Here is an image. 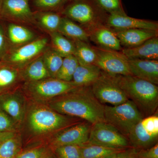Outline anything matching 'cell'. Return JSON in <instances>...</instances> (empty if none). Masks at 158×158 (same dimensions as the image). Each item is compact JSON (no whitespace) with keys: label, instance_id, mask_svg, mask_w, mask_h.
Wrapping results in <instances>:
<instances>
[{"label":"cell","instance_id":"obj_36","mask_svg":"<svg viewBox=\"0 0 158 158\" xmlns=\"http://www.w3.org/2000/svg\"><path fill=\"white\" fill-rule=\"evenodd\" d=\"M48 149L44 146H37L22 151L15 158H43Z\"/></svg>","mask_w":158,"mask_h":158},{"label":"cell","instance_id":"obj_41","mask_svg":"<svg viewBox=\"0 0 158 158\" xmlns=\"http://www.w3.org/2000/svg\"><path fill=\"white\" fill-rule=\"evenodd\" d=\"M2 0H0V9H1V4H2Z\"/></svg>","mask_w":158,"mask_h":158},{"label":"cell","instance_id":"obj_42","mask_svg":"<svg viewBox=\"0 0 158 158\" xmlns=\"http://www.w3.org/2000/svg\"><path fill=\"white\" fill-rule=\"evenodd\" d=\"M52 158H56V157L55 156H54L53 155L52 157Z\"/></svg>","mask_w":158,"mask_h":158},{"label":"cell","instance_id":"obj_32","mask_svg":"<svg viewBox=\"0 0 158 158\" xmlns=\"http://www.w3.org/2000/svg\"><path fill=\"white\" fill-rule=\"evenodd\" d=\"M56 158H82L79 145H66L56 148L52 151Z\"/></svg>","mask_w":158,"mask_h":158},{"label":"cell","instance_id":"obj_21","mask_svg":"<svg viewBox=\"0 0 158 158\" xmlns=\"http://www.w3.org/2000/svg\"><path fill=\"white\" fill-rule=\"evenodd\" d=\"M7 39L11 49L24 45L36 38L34 32L30 29L21 25L11 23L7 28Z\"/></svg>","mask_w":158,"mask_h":158},{"label":"cell","instance_id":"obj_16","mask_svg":"<svg viewBox=\"0 0 158 158\" xmlns=\"http://www.w3.org/2000/svg\"><path fill=\"white\" fill-rule=\"evenodd\" d=\"M0 109L18 123L23 120L25 105L22 96L19 93L14 92L0 95Z\"/></svg>","mask_w":158,"mask_h":158},{"label":"cell","instance_id":"obj_8","mask_svg":"<svg viewBox=\"0 0 158 158\" xmlns=\"http://www.w3.org/2000/svg\"><path fill=\"white\" fill-rule=\"evenodd\" d=\"M132 148L147 149L158 143V113L144 117L134 127L127 136Z\"/></svg>","mask_w":158,"mask_h":158},{"label":"cell","instance_id":"obj_29","mask_svg":"<svg viewBox=\"0 0 158 158\" xmlns=\"http://www.w3.org/2000/svg\"><path fill=\"white\" fill-rule=\"evenodd\" d=\"M42 56L51 77H56L64 58L49 47L44 52Z\"/></svg>","mask_w":158,"mask_h":158},{"label":"cell","instance_id":"obj_30","mask_svg":"<svg viewBox=\"0 0 158 158\" xmlns=\"http://www.w3.org/2000/svg\"><path fill=\"white\" fill-rule=\"evenodd\" d=\"M20 80L19 70L6 65L0 67V90L11 88Z\"/></svg>","mask_w":158,"mask_h":158},{"label":"cell","instance_id":"obj_20","mask_svg":"<svg viewBox=\"0 0 158 158\" xmlns=\"http://www.w3.org/2000/svg\"><path fill=\"white\" fill-rule=\"evenodd\" d=\"M102 72L100 69L94 64L79 65L71 81L77 87H91L100 76Z\"/></svg>","mask_w":158,"mask_h":158},{"label":"cell","instance_id":"obj_24","mask_svg":"<svg viewBox=\"0 0 158 158\" xmlns=\"http://www.w3.org/2000/svg\"><path fill=\"white\" fill-rule=\"evenodd\" d=\"M80 146L82 158H112L128 149H115L88 143Z\"/></svg>","mask_w":158,"mask_h":158},{"label":"cell","instance_id":"obj_28","mask_svg":"<svg viewBox=\"0 0 158 158\" xmlns=\"http://www.w3.org/2000/svg\"><path fill=\"white\" fill-rule=\"evenodd\" d=\"M22 150V139L17 135L0 141V158H15Z\"/></svg>","mask_w":158,"mask_h":158},{"label":"cell","instance_id":"obj_37","mask_svg":"<svg viewBox=\"0 0 158 158\" xmlns=\"http://www.w3.org/2000/svg\"><path fill=\"white\" fill-rule=\"evenodd\" d=\"M135 155L138 158H158V143L147 149H136Z\"/></svg>","mask_w":158,"mask_h":158},{"label":"cell","instance_id":"obj_9","mask_svg":"<svg viewBox=\"0 0 158 158\" xmlns=\"http://www.w3.org/2000/svg\"><path fill=\"white\" fill-rule=\"evenodd\" d=\"M77 88L72 81H65L53 77L26 82L24 86L27 93L38 100L53 99Z\"/></svg>","mask_w":158,"mask_h":158},{"label":"cell","instance_id":"obj_19","mask_svg":"<svg viewBox=\"0 0 158 158\" xmlns=\"http://www.w3.org/2000/svg\"><path fill=\"white\" fill-rule=\"evenodd\" d=\"M121 52L128 59L158 60V37L135 47L123 48Z\"/></svg>","mask_w":158,"mask_h":158},{"label":"cell","instance_id":"obj_22","mask_svg":"<svg viewBox=\"0 0 158 158\" xmlns=\"http://www.w3.org/2000/svg\"><path fill=\"white\" fill-rule=\"evenodd\" d=\"M19 71L22 79L26 82L37 81L51 77L43 60L42 55Z\"/></svg>","mask_w":158,"mask_h":158},{"label":"cell","instance_id":"obj_23","mask_svg":"<svg viewBox=\"0 0 158 158\" xmlns=\"http://www.w3.org/2000/svg\"><path fill=\"white\" fill-rule=\"evenodd\" d=\"M58 32L73 41L81 40L90 42L87 31L73 21L64 16L62 18Z\"/></svg>","mask_w":158,"mask_h":158},{"label":"cell","instance_id":"obj_38","mask_svg":"<svg viewBox=\"0 0 158 158\" xmlns=\"http://www.w3.org/2000/svg\"><path fill=\"white\" fill-rule=\"evenodd\" d=\"M10 49L8 40L6 37L4 29L0 25V59H2Z\"/></svg>","mask_w":158,"mask_h":158},{"label":"cell","instance_id":"obj_14","mask_svg":"<svg viewBox=\"0 0 158 158\" xmlns=\"http://www.w3.org/2000/svg\"><path fill=\"white\" fill-rule=\"evenodd\" d=\"M106 25L113 30L142 29L158 31V22L130 17L124 13L109 14Z\"/></svg>","mask_w":158,"mask_h":158},{"label":"cell","instance_id":"obj_33","mask_svg":"<svg viewBox=\"0 0 158 158\" xmlns=\"http://www.w3.org/2000/svg\"><path fill=\"white\" fill-rule=\"evenodd\" d=\"M102 9L108 14L124 13L121 0H94Z\"/></svg>","mask_w":158,"mask_h":158},{"label":"cell","instance_id":"obj_40","mask_svg":"<svg viewBox=\"0 0 158 158\" xmlns=\"http://www.w3.org/2000/svg\"><path fill=\"white\" fill-rule=\"evenodd\" d=\"M52 152L51 151V150L49 149L43 158H52Z\"/></svg>","mask_w":158,"mask_h":158},{"label":"cell","instance_id":"obj_10","mask_svg":"<svg viewBox=\"0 0 158 158\" xmlns=\"http://www.w3.org/2000/svg\"><path fill=\"white\" fill-rule=\"evenodd\" d=\"M90 87L94 96L102 104L117 106L128 100L113 76L104 72Z\"/></svg>","mask_w":158,"mask_h":158},{"label":"cell","instance_id":"obj_5","mask_svg":"<svg viewBox=\"0 0 158 158\" xmlns=\"http://www.w3.org/2000/svg\"><path fill=\"white\" fill-rule=\"evenodd\" d=\"M143 118L135 105L130 100L117 106L104 105L105 122L127 138L134 127Z\"/></svg>","mask_w":158,"mask_h":158},{"label":"cell","instance_id":"obj_18","mask_svg":"<svg viewBox=\"0 0 158 158\" xmlns=\"http://www.w3.org/2000/svg\"><path fill=\"white\" fill-rule=\"evenodd\" d=\"M90 40L98 47L121 52L123 49L120 41L113 29L106 25L100 26L89 33Z\"/></svg>","mask_w":158,"mask_h":158},{"label":"cell","instance_id":"obj_1","mask_svg":"<svg viewBox=\"0 0 158 158\" xmlns=\"http://www.w3.org/2000/svg\"><path fill=\"white\" fill-rule=\"evenodd\" d=\"M50 107L58 113L91 124L105 121L104 105L94 96L90 87H77L53 99Z\"/></svg>","mask_w":158,"mask_h":158},{"label":"cell","instance_id":"obj_15","mask_svg":"<svg viewBox=\"0 0 158 158\" xmlns=\"http://www.w3.org/2000/svg\"><path fill=\"white\" fill-rule=\"evenodd\" d=\"M131 75L158 85V60L128 59Z\"/></svg>","mask_w":158,"mask_h":158},{"label":"cell","instance_id":"obj_34","mask_svg":"<svg viewBox=\"0 0 158 158\" xmlns=\"http://www.w3.org/2000/svg\"><path fill=\"white\" fill-rule=\"evenodd\" d=\"M70 0H34V6L43 11L49 10H63L64 6Z\"/></svg>","mask_w":158,"mask_h":158},{"label":"cell","instance_id":"obj_25","mask_svg":"<svg viewBox=\"0 0 158 158\" xmlns=\"http://www.w3.org/2000/svg\"><path fill=\"white\" fill-rule=\"evenodd\" d=\"M35 23L48 34L58 31L62 16L59 13L48 11H41L34 13Z\"/></svg>","mask_w":158,"mask_h":158},{"label":"cell","instance_id":"obj_2","mask_svg":"<svg viewBox=\"0 0 158 158\" xmlns=\"http://www.w3.org/2000/svg\"><path fill=\"white\" fill-rule=\"evenodd\" d=\"M128 99L135 105L144 117L158 112L157 85L131 75H113Z\"/></svg>","mask_w":158,"mask_h":158},{"label":"cell","instance_id":"obj_6","mask_svg":"<svg viewBox=\"0 0 158 158\" xmlns=\"http://www.w3.org/2000/svg\"><path fill=\"white\" fill-rule=\"evenodd\" d=\"M48 42L46 37H40L24 45L10 49L2 59L5 65L20 70L42 55L48 47Z\"/></svg>","mask_w":158,"mask_h":158},{"label":"cell","instance_id":"obj_13","mask_svg":"<svg viewBox=\"0 0 158 158\" xmlns=\"http://www.w3.org/2000/svg\"><path fill=\"white\" fill-rule=\"evenodd\" d=\"M29 1L2 0L0 14L4 18L14 23H35L34 13L31 11Z\"/></svg>","mask_w":158,"mask_h":158},{"label":"cell","instance_id":"obj_7","mask_svg":"<svg viewBox=\"0 0 158 158\" xmlns=\"http://www.w3.org/2000/svg\"><path fill=\"white\" fill-rule=\"evenodd\" d=\"M87 143L115 149L132 148L127 137L105 121L92 124Z\"/></svg>","mask_w":158,"mask_h":158},{"label":"cell","instance_id":"obj_17","mask_svg":"<svg viewBox=\"0 0 158 158\" xmlns=\"http://www.w3.org/2000/svg\"><path fill=\"white\" fill-rule=\"evenodd\" d=\"M113 30L119 39L122 47H124V48L138 46L148 40L158 37V31L142 29Z\"/></svg>","mask_w":158,"mask_h":158},{"label":"cell","instance_id":"obj_39","mask_svg":"<svg viewBox=\"0 0 158 158\" xmlns=\"http://www.w3.org/2000/svg\"><path fill=\"white\" fill-rule=\"evenodd\" d=\"M135 148H129L125 152L112 158H138L135 156Z\"/></svg>","mask_w":158,"mask_h":158},{"label":"cell","instance_id":"obj_11","mask_svg":"<svg viewBox=\"0 0 158 158\" xmlns=\"http://www.w3.org/2000/svg\"><path fill=\"white\" fill-rule=\"evenodd\" d=\"M94 47L97 55L94 64L102 71L111 75H131L128 59L121 52Z\"/></svg>","mask_w":158,"mask_h":158},{"label":"cell","instance_id":"obj_35","mask_svg":"<svg viewBox=\"0 0 158 158\" xmlns=\"http://www.w3.org/2000/svg\"><path fill=\"white\" fill-rule=\"evenodd\" d=\"M15 123L10 116L0 109V133L15 132Z\"/></svg>","mask_w":158,"mask_h":158},{"label":"cell","instance_id":"obj_12","mask_svg":"<svg viewBox=\"0 0 158 158\" xmlns=\"http://www.w3.org/2000/svg\"><path fill=\"white\" fill-rule=\"evenodd\" d=\"M92 124L83 121L57 132L50 141L51 150L66 145H81L88 142Z\"/></svg>","mask_w":158,"mask_h":158},{"label":"cell","instance_id":"obj_26","mask_svg":"<svg viewBox=\"0 0 158 158\" xmlns=\"http://www.w3.org/2000/svg\"><path fill=\"white\" fill-rule=\"evenodd\" d=\"M51 40V48L63 58L74 55L75 45L73 41L58 31L49 33Z\"/></svg>","mask_w":158,"mask_h":158},{"label":"cell","instance_id":"obj_3","mask_svg":"<svg viewBox=\"0 0 158 158\" xmlns=\"http://www.w3.org/2000/svg\"><path fill=\"white\" fill-rule=\"evenodd\" d=\"M84 121L61 114L50 107L38 105L31 109L28 116L29 128L36 135L59 131Z\"/></svg>","mask_w":158,"mask_h":158},{"label":"cell","instance_id":"obj_27","mask_svg":"<svg viewBox=\"0 0 158 158\" xmlns=\"http://www.w3.org/2000/svg\"><path fill=\"white\" fill-rule=\"evenodd\" d=\"M75 45V52L73 56L76 58L79 65H87L94 64L96 61V51L93 46L89 43L74 40Z\"/></svg>","mask_w":158,"mask_h":158},{"label":"cell","instance_id":"obj_4","mask_svg":"<svg viewBox=\"0 0 158 158\" xmlns=\"http://www.w3.org/2000/svg\"><path fill=\"white\" fill-rule=\"evenodd\" d=\"M62 10L64 17L80 24L88 33L99 26L106 25L109 14L94 0H71Z\"/></svg>","mask_w":158,"mask_h":158},{"label":"cell","instance_id":"obj_31","mask_svg":"<svg viewBox=\"0 0 158 158\" xmlns=\"http://www.w3.org/2000/svg\"><path fill=\"white\" fill-rule=\"evenodd\" d=\"M79 65L77 60L73 55L65 57L56 78L65 81H71Z\"/></svg>","mask_w":158,"mask_h":158},{"label":"cell","instance_id":"obj_43","mask_svg":"<svg viewBox=\"0 0 158 158\" xmlns=\"http://www.w3.org/2000/svg\"><path fill=\"white\" fill-rule=\"evenodd\" d=\"M70 1H71V0H70Z\"/></svg>","mask_w":158,"mask_h":158}]
</instances>
